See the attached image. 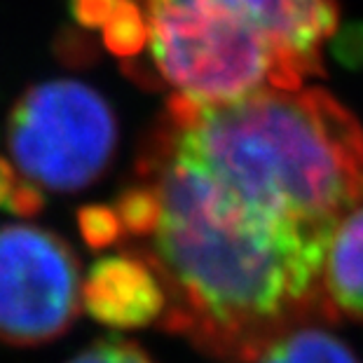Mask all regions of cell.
<instances>
[{"instance_id": "1", "label": "cell", "mask_w": 363, "mask_h": 363, "mask_svg": "<svg viewBox=\"0 0 363 363\" xmlns=\"http://www.w3.org/2000/svg\"><path fill=\"white\" fill-rule=\"evenodd\" d=\"M136 176L155 190L157 218L125 251L162 279L164 330L223 363H253L279 335L337 316L321 281L330 235L237 204L150 134Z\"/></svg>"}, {"instance_id": "2", "label": "cell", "mask_w": 363, "mask_h": 363, "mask_svg": "<svg viewBox=\"0 0 363 363\" xmlns=\"http://www.w3.org/2000/svg\"><path fill=\"white\" fill-rule=\"evenodd\" d=\"M150 136L267 218L330 235L363 204V125L321 87L269 89L230 104L174 94Z\"/></svg>"}, {"instance_id": "3", "label": "cell", "mask_w": 363, "mask_h": 363, "mask_svg": "<svg viewBox=\"0 0 363 363\" xmlns=\"http://www.w3.org/2000/svg\"><path fill=\"white\" fill-rule=\"evenodd\" d=\"M155 71L176 96L230 104L269 89L305 87L303 71L265 38L199 0H138Z\"/></svg>"}, {"instance_id": "4", "label": "cell", "mask_w": 363, "mask_h": 363, "mask_svg": "<svg viewBox=\"0 0 363 363\" xmlns=\"http://www.w3.org/2000/svg\"><path fill=\"white\" fill-rule=\"evenodd\" d=\"M7 145L28 181L54 192H78L113 162L118 118L89 84L48 80L28 87L12 106Z\"/></svg>"}, {"instance_id": "5", "label": "cell", "mask_w": 363, "mask_h": 363, "mask_svg": "<svg viewBox=\"0 0 363 363\" xmlns=\"http://www.w3.org/2000/svg\"><path fill=\"white\" fill-rule=\"evenodd\" d=\"M80 307V262L64 239L38 225L0 228V342H52L73 326Z\"/></svg>"}, {"instance_id": "6", "label": "cell", "mask_w": 363, "mask_h": 363, "mask_svg": "<svg viewBox=\"0 0 363 363\" xmlns=\"http://www.w3.org/2000/svg\"><path fill=\"white\" fill-rule=\"evenodd\" d=\"M272 43L307 80L323 73V50L340 19L335 0H199Z\"/></svg>"}, {"instance_id": "7", "label": "cell", "mask_w": 363, "mask_h": 363, "mask_svg": "<svg viewBox=\"0 0 363 363\" xmlns=\"http://www.w3.org/2000/svg\"><path fill=\"white\" fill-rule=\"evenodd\" d=\"M82 307L113 330H136L160 323L167 291L148 260L131 251L99 258L82 279Z\"/></svg>"}, {"instance_id": "8", "label": "cell", "mask_w": 363, "mask_h": 363, "mask_svg": "<svg viewBox=\"0 0 363 363\" xmlns=\"http://www.w3.org/2000/svg\"><path fill=\"white\" fill-rule=\"evenodd\" d=\"M321 281L333 312L363 323V204L342 216L330 233Z\"/></svg>"}, {"instance_id": "9", "label": "cell", "mask_w": 363, "mask_h": 363, "mask_svg": "<svg viewBox=\"0 0 363 363\" xmlns=\"http://www.w3.org/2000/svg\"><path fill=\"white\" fill-rule=\"evenodd\" d=\"M71 12L82 28L101 33L115 57L131 59L148 48V21L138 0H71Z\"/></svg>"}, {"instance_id": "10", "label": "cell", "mask_w": 363, "mask_h": 363, "mask_svg": "<svg viewBox=\"0 0 363 363\" xmlns=\"http://www.w3.org/2000/svg\"><path fill=\"white\" fill-rule=\"evenodd\" d=\"M253 363H359V359L337 335L310 323L272 340Z\"/></svg>"}, {"instance_id": "11", "label": "cell", "mask_w": 363, "mask_h": 363, "mask_svg": "<svg viewBox=\"0 0 363 363\" xmlns=\"http://www.w3.org/2000/svg\"><path fill=\"white\" fill-rule=\"evenodd\" d=\"M45 195L40 185L28 181L12 162L0 157V208L19 218H33L43 211Z\"/></svg>"}, {"instance_id": "12", "label": "cell", "mask_w": 363, "mask_h": 363, "mask_svg": "<svg viewBox=\"0 0 363 363\" xmlns=\"http://www.w3.org/2000/svg\"><path fill=\"white\" fill-rule=\"evenodd\" d=\"M78 228L91 249H108L122 242L120 218L113 206L87 204L78 211Z\"/></svg>"}, {"instance_id": "13", "label": "cell", "mask_w": 363, "mask_h": 363, "mask_svg": "<svg viewBox=\"0 0 363 363\" xmlns=\"http://www.w3.org/2000/svg\"><path fill=\"white\" fill-rule=\"evenodd\" d=\"M68 363H155L150 354L134 340L104 337L73 357Z\"/></svg>"}]
</instances>
